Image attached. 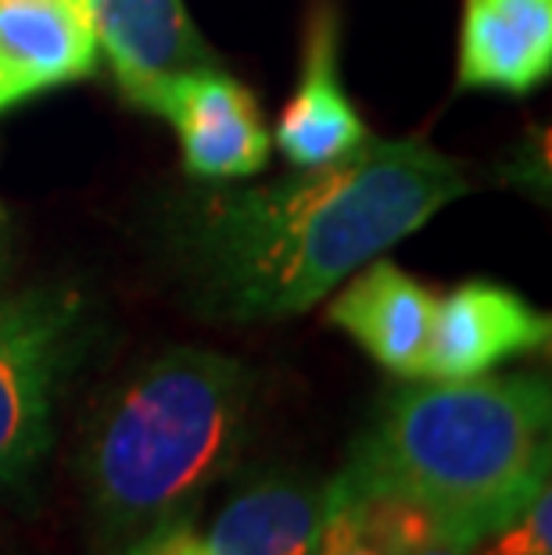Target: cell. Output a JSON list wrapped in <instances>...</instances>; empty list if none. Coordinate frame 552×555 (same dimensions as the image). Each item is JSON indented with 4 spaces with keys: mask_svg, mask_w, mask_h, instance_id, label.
Segmentation results:
<instances>
[{
    "mask_svg": "<svg viewBox=\"0 0 552 555\" xmlns=\"http://www.w3.org/2000/svg\"><path fill=\"white\" fill-rule=\"evenodd\" d=\"M552 73V0H466L460 87L531 93Z\"/></svg>",
    "mask_w": 552,
    "mask_h": 555,
    "instance_id": "8fae6325",
    "label": "cell"
},
{
    "mask_svg": "<svg viewBox=\"0 0 552 555\" xmlns=\"http://www.w3.org/2000/svg\"><path fill=\"white\" fill-rule=\"evenodd\" d=\"M552 323L521 294L488 280H466L434 305L424 376L420 380H470L524 351L549 345Z\"/></svg>",
    "mask_w": 552,
    "mask_h": 555,
    "instance_id": "5b68a950",
    "label": "cell"
},
{
    "mask_svg": "<svg viewBox=\"0 0 552 555\" xmlns=\"http://www.w3.org/2000/svg\"><path fill=\"white\" fill-rule=\"evenodd\" d=\"M126 555H213V548L191 519L172 516L166 524L151 527L147 534H140V541Z\"/></svg>",
    "mask_w": 552,
    "mask_h": 555,
    "instance_id": "9a60e30c",
    "label": "cell"
},
{
    "mask_svg": "<svg viewBox=\"0 0 552 555\" xmlns=\"http://www.w3.org/2000/svg\"><path fill=\"white\" fill-rule=\"evenodd\" d=\"M98 54L79 0H0V115L93 76Z\"/></svg>",
    "mask_w": 552,
    "mask_h": 555,
    "instance_id": "52a82bcc",
    "label": "cell"
},
{
    "mask_svg": "<svg viewBox=\"0 0 552 555\" xmlns=\"http://www.w3.org/2000/svg\"><path fill=\"white\" fill-rule=\"evenodd\" d=\"M0 266H4V222H0Z\"/></svg>",
    "mask_w": 552,
    "mask_h": 555,
    "instance_id": "2e32d148",
    "label": "cell"
},
{
    "mask_svg": "<svg viewBox=\"0 0 552 555\" xmlns=\"http://www.w3.org/2000/svg\"><path fill=\"white\" fill-rule=\"evenodd\" d=\"M90 18L98 51L137 108L162 82L191 68L216 65L213 47L202 40L183 0H79Z\"/></svg>",
    "mask_w": 552,
    "mask_h": 555,
    "instance_id": "8992f818",
    "label": "cell"
},
{
    "mask_svg": "<svg viewBox=\"0 0 552 555\" xmlns=\"http://www.w3.org/2000/svg\"><path fill=\"white\" fill-rule=\"evenodd\" d=\"M277 144L295 169H312L351 155L370 140L367 122L348 101L337 73V15L316 8L305 29V57L295 98L277 122Z\"/></svg>",
    "mask_w": 552,
    "mask_h": 555,
    "instance_id": "30bf717a",
    "label": "cell"
},
{
    "mask_svg": "<svg viewBox=\"0 0 552 555\" xmlns=\"http://www.w3.org/2000/svg\"><path fill=\"white\" fill-rule=\"evenodd\" d=\"M255 370L208 348H169L133 370L93 412L79 474L108 534H147L238 463Z\"/></svg>",
    "mask_w": 552,
    "mask_h": 555,
    "instance_id": "3957f363",
    "label": "cell"
},
{
    "mask_svg": "<svg viewBox=\"0 0 552 555\" xmlns=\"http://www.w3.org/2000/svg\"><path fill=\"white\" fill-rule=\"evenodd\" d=\"M331 509V480L266 469L244 480L205 534L213 555H316Z\"/></svg>",
    "mask_w": 552,
    "mask_h": 555,
    "instance_id": "9c48e42d",
    "label": "cell"
},
{
    "mask_svg": "<svg viewBox=\"0 0 552 555\" xmlns=\"http://www.w3.org/2000/svg\"><path fill=\"white\" fill-rule=\"evenodd\" d=\"M549 423L545 376L424 380L384 401L341 477L416 502L445 545L470 552L549 483Z\"/></svg>",
    "mask_w": 552,
    "mask_h": 555,
    "instance_id": "7a4b0ae2",
    "label": "cell"
},
{
    "mask_svg": "<svg viewBox=\"0 0 552 555\" xmlns=\"http://www.w3.org/2000/svg\"><path fill=\"white\" fill-rule=\"evenodd\" d=\"M316 555H387L356 527L345 494H341L337 477L331 480V509H326V527H323Z\"/></svg>",
    "mask_w": 552,
    "mask_h": 555,
    "instance_id": "5bb4252c",
    "label": "cell"
},
{
    "mask_svg": "<svg viewBox=\"0 0 552 555\" xmlns=\"http://www.w3.org/2000/svg\"><path fill=\"white\" fill-rule=\"evenodd\" d=\"M79 348V294L37 287L0 301V488L29 477L51 448L57 395Z\"/></svg>",
    "mask_w": 552,
    "mask_h": 555,
    "instance_id": "277c9868",
    "label": "cell"
},
{
    "mask_svg": "<svg viewBox=\"0 0 552 555\" xmlns=\"http://www.w3.org/2000/svg\"><path fill=\"white\" fill-rule=\"evenodd\" d=\"M466 555H552V494L549 483L527 502V509L506 527L480 541Z\"/></svg>",
    "mask_w": 552,
    "mask_h": 555,
    "instance_id": "4fadbf2b",
    "label": "cell"
},
{
    "mask_svg": "<svg viewBox=\"0 0 552 555\" xmlns=\"http://www.w3.org/2000/svg\"><path fill=\"white\" fill-rule=\"evenodd\" d=\"M438 298L387 258H373L326 309L331 326L345 330L356 345L406 380L424 376L431 319Z\"/></svg>",
    "mask_w": 552,
    "mask_h": 555,
    "instance_id": "ba28073f",
    "label": "cell"
},
{
    "mask_svg": "<svg viewBox=\"0 0 552 555\" xmlns=\"http://www.w3.org/2000/svg\"><path fill=\"white\" fill-rule=\"evenodd\" d=\"M470 191L424 140H367L351 155L208 205L194 237L208 298L230 319H291L424 230Z\"/></svg>",
    "mask_w": 552,
    "mask_h": 555,
    "instance_id": "6da1fadb",
    "label": "cell"
},
{
    "mask_svg": "<svg viewBox=\"0 0 552 555\" xmlns=\"http://www.w3.org/2000/svg\"><path fill=\"white\" fill-rule=\"evenodd\" d=\"M180 137L183 165L202 180H241L266 169L273 137L266 133L262 112L227 115V119H197L172 126Z\"/></svg>",
    "mask_w": 552,
    "mask_h": 555,
    "instance_id": "7c38bea8",
    "label": "cell"
}]
</instances>
